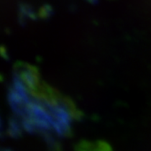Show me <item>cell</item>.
I'll return each instance as SVG.
<instances>
[{
  "mask_svg": "<svg viewBox=\"0 0 151 151\" xmlns=\"http://www.w3.org/2000/svg\"><path fill=\"white\" fill-rule=\"evenodd\" d=\"M14 112L28 130L63 137L78 118L75 105L29 70L17 75L11 90Z\"/></svg>",
  "mask_w": 151,
  "mask_h": 151,
  "instance_id": "6da1fadb",
  "label": "cell"
},
{
  "mask_svg": "<svg viewBox=\"0 0 151 151\" xmlns=\"http://www.w3.org/2000/svg\"><path fill=\"white\" fill-rule=\"evenodd\" d=\"M78 151H113L112 147L104 141H84L78 147Z\"/></svg>",
  "mask_w": 151,
  "mask_h": 151,
  "instance_id": "7a4b0ae2",
  "label": "cell"
}]
</instances>
